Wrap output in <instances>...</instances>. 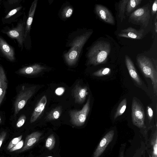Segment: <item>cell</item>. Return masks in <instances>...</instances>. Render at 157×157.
Segmentation results:
<instances>
[{
  "instance_id": "2e32d148",
  "label": "cell",
  "mask_w": 157,
  "mask_h": 157,
  "mask_svg": "<svg viewBox=\"0 0 157 157\" xmlns=\"http://www.w3.org/2000/svg\"><path fill=\"white\" fill-rule=\"evenodd\" d=\"M47 103V98L44 95L38 103L32 115L30 122L33 123L36 121L44 110Z\"/></svg>"
},
{
  "instance_id": "8fae6325",
  "label": "cell",
  "mask_w": 157,
  "mask_h": 157,
  "mask_svg": "<svg viewBox=\"0 0 157 157\" xmlns=\"http://www.w3.org/2000/svg\"><path fill=\"white\" fill-rule=\"evenodd\" d=\"M144 32L143 29L138 30L130 27L121 30L118 36L121 37L140 39L143 36Z\"/></svg>"
},
{
  "instance_id": "4fadbf2b",
  "label": "cell",
  "mask_w": 157,
  "mask_h": 157,
  "mask_svg": "<svg viewBox=\"0 0 157 157\" xmlns=\"http://www.w3.org/2000/svg\"><path fill=\"white\" fill-rule=\"evenodd\" d=\"M42 134L41 132H35L28 135L26 137L23 147L19 152H22L31 148L38 141Z\"/></svg>"
},
{
  "instance_id": "44dd1931",
  "label": "cell",
  "mask_w": 157,
  "mask_h": 157,
  "mask_svg": "<svg viewBox=\"0 0 157 157\" xmlns=\"http://www.w3.org/2000/svg\"><path fill=\"white\" fill-rule=\"evenodd\" d=\"M62 107L57 106L52 110L46 116L48 120H53L57 119L60 117L62 113Z\"/></svg>"
},
{
  "instance_id": "3957f363",
  "label": "cell",
  "mask_w": 157,
  "mask_h": 157,
  "mask_svg": "<svg viewBox=\"0 0 157 157\" xmlns=\"http://www.w3.org/2000/svg\"><path fill=\"white\" fill-rule=\"evenodd\" d=\"M136 62L142 72L146 78L151 81L154 93L157 95V69L152 60L144 56H140L136 58Z\"/></svg>"
},
{
  "instance_id": "4dcf8cb0",
  "label": "cell",
  "mask_w": 157,
  "mask_h": 157,
  "mask_svg": "<svg viewBox=\"0 0 157 157\" xmlns=\"http://www.w3.org/2000/svg\"><path fill=\"white\" fill-rule=\"evenodd\" d=\"M22 8V6H19L11 10L5 17V19H8L15 14L17 12L20 10Z\"/></svg>"
},
{
  "instance_id": "d6a6232c",
  "label": "cell",
  "mask_w": 157,
  "mask_h": 157,
  "mask_svg": "<svg viewBox=\"0 0 157 157\" xmlns=\"http://www.w3.org/2000/svg\"><path fill=\"white\" fill-rule=\"evenodd\" d=\"M147 112L148 117L150 120H151L153 117V111L151 108L149 106H147Z\"/></svg>"
},
{
  "instance_id": "4316f807",
  "label": "cell",
  "mask_w": 157,
  "mask_h": 157,
  "mask_svg": "<svg viewBox=\"0 0 157 157\" xmlns=\"http://www.w3.org/2000/svg\"><path fill=\"white\" fill-rule=\"evenodd\" d=\"M73 9L72 7L68 6L65 7L63 9L62 12V17L63 18H68L72 14Z\"/></svg>"
},
{
  "instance_id": "ffe728a7",
  "label": "cell",
  "mask_w": 157,
  "mask_h": 157,
  "mask_svg": "<svg viewBox=\"0 0 157 157\" xmlns=\"http://www.w3.org/2000/svg\"><path fill=\"white\" fill-rule=\"evenodd\" d=\"M151 150V156H157V131L156 129L152 134L150 140Z\"/></svg>"
},
{
  "instance_id": "83f0119b",
  "label": "cell",
  "mask_w": 157,
  "mask_h": 157,
  "mask_svg": "<svg viewBox=\"0 0 157 157\" xmlns=\"http://www.w3.org/2000/svg\"><path fill=\"white\" fill-rule=\"evenodd\" d=\"M22 137V136L21 135L18 137H15L9 143L7 147V149L10 150L11 148L15 146L21 140Z\"/></svg>"
},
{
  "instance_id": "d4e9b609",
  "label": "cell",
  "mask_w": 157,
  "mask_h": 157,
  "mask_svg": "<svg viewBox=\"0 0 157 157\" xmlns=\"http://www.w3.org/2000/svg\"><path fill=\"white\" fill-rule=\"evenodd\" d=\"M56 142V139L54 135H50L47 138L45 143L46 147L49 150H52L54 147Z\"/></svg>"
},
{
  "instance_id": "603a6c76",
  "label": "cell",
  "mask_w": 157,
  "mask_h": 157,
  "mask_svg": "<svg viewBox=\"0 0 157 157\" xmlns=\"http://www.w3.org/2000/svg\"><path fill=\"white\" fill-rule=\"evenodd\" d=\"M127 104V99L126 98L123 99L119 104L116 112L114 114V118L116 119L117 117L121 115L124 112Z\"/></svg>"
},
{
  "instance_id": "f35d334b",
  "label": "cell",
  "mask_w": 157,
  "mask_h": 157,
  "mask_svg": "<svg viewBox=\"0 0 157 157\" xmlns=\"http://www.w3.org/2000/svg\"><path fill=\"white\" fill-rule=\"evenodd\" d=\"M1 119L0 117V123H1Z\"/></svg>"
},
{
  "instance_id": "9a60e30c",
  "label": "cell",
  "mask_w": 157,
  "mask_h": 157,
  "mask_svg": "<svg viewBox=\"0 0 157 157\" xmlns=\"http://www.w3.org/2000/svg\"><path fill=\"white\" fill-rule=\"evenodd\" d=\"M125 60L127 68L131 77L137 84L139 85H142V82L141 79L131 59L128 56L125 55Z\"/></svg>"
},
{
  "instance_id": "ba28073f",
  "label": "cell",
  "mask_w": 157,
  "mask_h": 157,
  "mask_svg": "<svg viewBox=\"0 0 157 157\" xmlns=\"http://www.w3.org/2000/svg\"><path fill=\"white\" fill-rule=\"evenodd\" d=\"M114 134L113 130L107 132L99 143L92 157H99L103 153L107 147L112 141Z\"/></svg>"
},
{
  "instance_id": "ab89813d",
  "label": "cell",
  "mask_w": 157,
  "mask_h": 157,
  "mask_svg": "<svg viewBox=\"0 0 157 157\" xmlns=\"http://www.w3.org/2000/svg\"><path fill=\"white\" fill-rule=\"evenodd\" d=\"M138 157L136 156V157ZM151 157V155H150V157Z\"/></svg>"
},
{
  "instance_id": "ac0fdd59",
  "label": "cell",
  "mask_w": 157,
  "mask_h": 157,
  "mask_svg": "<svg viewBox=\"0 0 157 157\" xmlns=\"http://www.w3.org/2000/svg\"><path fill=\"white\" fill-rule=\"evenodd\" d=\"M7 87L6 77L3 68L0 66V105L4 98Z\"/></svg>"
},
{
  "instance_id": "f546056e",
  "label": "cell",
  "mask_w": 157,
  "mask_h": 157,
  "mask_svg": "<svg viewBox=\"0 0 157 157\" xmlns=\"http://www.w3.org/2000/svg\"><path fill=\"white\" fill-rule=\"evenodd\" d=\"M24 145V141L21 140L17 144L10 150V151L12 152L22 148Z\"/></svg>"
},
{
  "instance_id": "5b68a950",
  "label": "cell",
  "mask_w": 157,
  "mask_h": 157,
  "mask_svg": "<svg viewBox=\"0 0 157 157\" xmlns=\"http://www.w3.org/2000/svg\"><path fill=\"white\" fill-rule=\"evenodd\" d=\"M90 95L86 103L80 110H72L69 112L71 121L74 125L80 126L85 123L90 110Z\"/></svg>"
},
{
  "instance_id": "cb8c5ba5",
  "label": "cell",
  "mask_w": 157,
  "mask_h": 157,
  "mask_svg": "<svg viewBox=\"0 0 157 157\" xmlns=\"http://www.w3.org/2000/svg\"><path fill=\"white\" fill-rule=\"evenodd\" d=\"M142 0H128L126 6V13H129L136 9L141 3Z\"/></svg>"
},
{
  "instance_id": "836d02e7",
  "label": "cell",
  "mask_w": 157,
  "mask_h": 157,
  "mask_svg": "<svg viewBox=\"0 0 157 157\" xmlns=\"http://www.w3.org/2000/svg\"><path fill=\"white\" fill-rule=\"evenodd\" d=\"M157 10V0L154 1L152 7L151 13L153 15L155 14Z\"/></svg>"
},
{
  "instance_id": "9c48e42d",
  "label": "cell",
  "mask_w": 157,
  "mask_h": 157,
  "mask_svg": "<svg viewBox=\"0 0 157 157\" xmlns=\"http://www.w3.org/2000/svg\"><path fill=\"white\" fill-rule=\"evenodd\" d=\"M6 33L10 37L16 39L19 44L22 45L25 39L24 23H19L15 27L9 30Z\"/></svg>"
},
{
  "instance_id": "7402d4cb",
  "label": "cell",
  "mask_w": 157,
  "mask_h": 157,
  "mask_svg": "<svg viewBox=\"0 0 157 157\" xmlns=\"http://www.w3.org/2000/svg\"><path fill=\"white\" fill-rule=\"evenodd\" d=\"M128 0L121 1L118 4L119 15L118 17L120 19L121 22L125 18L124 13L126 10Z\"/></svg>"
},
{
  "instance_id": "8d00e7d4",
  "label": "cell",
  "mask_w": 157,
  "mask_h": 157,
  "mask_svg": "<svg viewBox=\"0 0 157 157\" xmlns=\"http://www.w3.org/2000/svg\"><path fill=\"white\" fill-rule=\"evenodd\" d=\"M151 157H157V156H151Z\"/></svg>"
},
{
  "instance_id": "74e56055",
  "label": "cell",
  "mask_w": 157,
  "mask_h": 157,
  "mask_svg": "<svg viewBox=\"0 0 157 157\" xmlns=\"http://www.w3.org/2000/svg\"><path fill=\"white\" fill-rule=\"evenodd\" d=\"M45 157H52V156H46Z\"/></svg>"
},
{
  "instance_id": "e0dca14e",
  "label": "cell",
  "mask_w": 157,
  "mask_h": 157,
  "mask_svg": "<svg viewBox=\"0 0 157 157\" xmlns=\"http://www.w3.org/2000/svg\"><path fill=\"white\" fill-rule=\"evenodd\" d=\"M45 68L39 64H36L24 67L18 71V73L24 75H33L42 71Z\"/></svg>"
},
{
  "instance_id": "1f68e13d",
  "label": "cell",
  "mask_w": 157,
  "mask_h": 157,
  "mask_svg": "<svg viewBox=\"0 0 157 157\" xmlns=\"http://www.w3.org/2000/svg\"><path fill=\"white\" fill-rule=\"evenodd\" d=\"M6 134L5 131H3L0 134V148L6 138Z\"/></svg>"
},
{
  "instance_id": "e575fe53",
  "label": "cell",
  "mask_w": 157,
  "mask_h": 157,
  "mask_svg": "<svg viewBox=\"0 0 157 157\" xmlns=\"http://www.w3.org/2000/svg\"><path fill=\"white\" fill-rule=\"evenodd\" d=\"M64 91V89L63 88L59 87L57 88L56 91V93L58 95H61Z\"/></svg>"
},
{
  "instance_id": "d6986e66",
  "label": "cell",
  "mask_w": 157,
  "mask_h": 157,
  "mask_svg": "<svg viewBox=\"0 0 157 157\" xmlns=\"http://www.w3.org/2000/svg\"><path fill=\"white\" fill-rule=\"evenodd\" d=\"M37 2V0H35L32 2L30 7L25 28L24 36L25 39L26 38L28 33L30 31L33 16L36 7Z\"/></svg>"
},
{
  "instance_id": "30bf717a",
  "label": "cell",
  "mask_w": 157,
  "mask_h": 157,
  "mask_svg": "<svg viewBox=\"0 0 157 157\" xmlns=\"http://www.w3.org/2000/svg\"><path fill=\"white\" fill-rule=\"evenodd\" d=\"M95 9L97 15L103 21L112 25L114 24L113 17L106 7L101 5L96 4Z\"/></svg>"
},
{
  "instance_id": "7a4b0ae2",
  "label": "cell",
  "mask_w": 157,
  "mask_h": 157,
  "mask_svg": "<svg viewBox=\"0 0 157 157\" xmlns=\"http://www.w3.org/2000/svg\"><path fill=\"white\" fill-rule=\"evenodd\" d=\"M92 33L87 32L76 38L71 44V48L64 55L65 60L69 66L75 64L78 61L82 47Z\"/></svg>"
},
{
  "instance_id": "277c9868",
  "label": "cell",
  "mask_w": 157,
  "mask_h": 157,
  "mask_svg": "<svg viewBox=\"0 0 157 157\" xmlns=\"http://www.w3.org/2000/svg\"><path fill=\"white\" fill-rule=\"evenodd\" d=\"M36 86L29 87L22 86L14 103V116L15 117L26 104L28 101L34 94Z\"/></svg>"
},
{
  "instance_id": "484cf974",
  "label": "cell",
  "mask_w": 157,
  "mask_h": 157,
  "mask_svg": "<svg viewBox=\"0 0 157 157\" xmlns=\"http://www.w3.org/2000/svg\"><path fill=\"white\" fill-rule=\"evenodd\" d=\"M111 72V69L109 68H104L94 72L92 75L95 76H102L108 75Z\"/></svg>"
},
{
  "instance_id": "d590c367",
  "label": "cell",
  "mask_w": 157,
  "mask_h": 157,
  "mask_svg": "<svg viewBox=\"0 0 157 157\" xmlns=\"http://www.w3.org/2000/svg\"><path fill=\"white\" fill-rule=\"evenodd\" d=\"M155 31L156 33L157 32V15L156 16V18L155 19Z\"/></svg>"
},
{
  "instance_id": "f1b7e54d",
  "label": "cell",
  "mask_w": 157,
  "mask_h": 157,
  "mask_svg": "<svg viewBox=\"0 0 157 157\" xmlns=\"http://www.w3.org/2000/svg\"><path fill=\"white\" fill-rule=\"evenodd\" d=\"M26 119V117L25 115L21 116L19 118L16 124L17 128L21 127L25 123Z\"/></svg>"
},
{
  "instance_id": "6da1fadb",
  "label": "cell",
  "mask_w": 157,
  "mask_h": 157,
  "mask_svg": "<svg viewBox=\"0 0 157 157\" xmlns=\"http://www.w3.org/2000/svg\"><path fill=\"white\" fill-rule=\"evenodd\" d=\"M111 49L110 43L101 40L95 44L87 54L88 63L94 66L105 63Z\"/></svg>"
},
{
  "instance_id": "8992f818",
  "label": "cell",
  "mask_w": 157,
  "mask_h": 157,
  "mask_svg": "<svg viewBox=\"0 0 157 157\" xmlns=\"http://www.w3.org/2000/svg\"><path fill=\"white\" fill-rule=\"evenodd\" d=\"M132 119L135 125L139 128L145 129V114L141 105L134 98L132 105Z\"/></svg>"
},
{
  "instance_id": "5bb4252c",
  "label": "cell",
  "mask_w": 157,
  "mask_h": 157,
  "mask_svg": "<svg viewBox=\"0 0 157 157\" xmlns=\"http://www.w3.org/2000/svg\"><path fill=\"white\" fill-rule=\"evenodd\" d=\"M0 50L9 60L13 61L15 59V53L13 48L0 36Z\"/></svg>"
},
{
  "instance_id": "52a82bcc",
  "label": "cell",
  "mask_w": 157,
  "mask_h": 157,
  "mask_svg": "<svg viewBox=\"0 0 157 157\" xmlns=\"http://www.w3.org/2000/svg\"><path fill=\"white\" fill-rule=\"evenodd\" d=\"M150 10L147 6L139 8L133 11L130 15L129 20L132 23L142 24L146 27L150 18Z\"/></svg>"
},
{
  "instance_id": "7c38bea8",
  "label": "cell",
  "mask_w": 157,
  "mask_h": 157,
  "mask_svg": "<svg viewBox=\"0 0 157 157\" xmlns=\"http://www.w3.org/2000/svg\"><path fill=\"white\" fill-rule=\"evenodd\" d=\"M88 94L87 87L81 86L78 82L76 83L73 89V94L76 103L84 102Z\"/></svg>"
}]
</instances>
